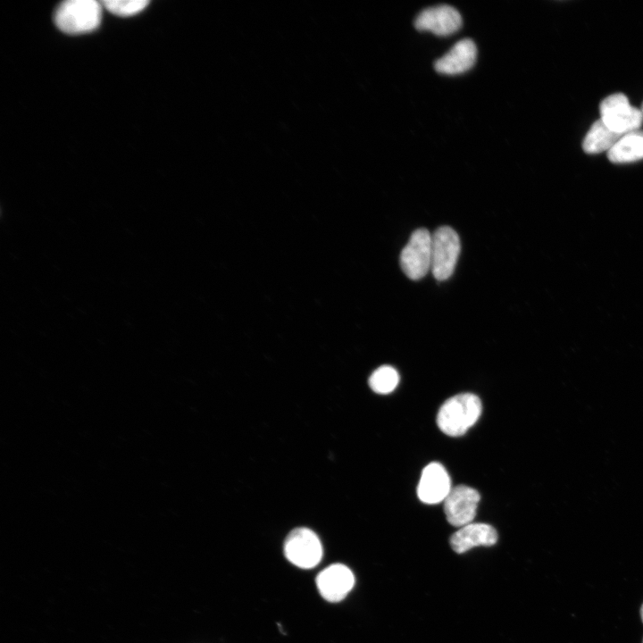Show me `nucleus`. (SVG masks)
Returning <instances> with one entry per match:
<instances>
[{"instance_id":"nucleus-1","label":"nucleus","mask_w":643,"mask_h":643,"mask_svg":"<svg viewBox=\"0 0 643 643\" xmlns=\"http://www.w3.org/2000/svg\"><path fill=\"white\" fill-rule=\"evenodd\" d=\"M481 402L472 393H462L448 398L439 408L437 424L445 434L457 437L464 434L478 421Z\"/></svg>"},{"instance_id":"nucleus-2","label":"nucleus","mask_w":643,"mask_h":643,"mask_svg":"<svg viewBox=\"0 0 643 643\" xmlns=\"http://www.w3.org/2000/svg\"><path fill=\"white\" fill-rule=\"evenodd\" d=\"M103 4L96 0H67L62 2L54 13L57 28L70 35L96 29L102 18Z\"/></svg>"},{"instance_id":"nucleus-3","label":"nucleus","mask_w":643,"mask_h":643,"mask_svg":"<svg viewBox=\"0 0 643 643\" xmlns=\"http://www.w3.org/2000/svg\"><path fill=\"white\" fill-rule=\"evenodd\" d=\"M461 250L458 234L448 226L438 228L431 236V268L434 278L446 280L453 274Z\"/></svg>"},{"instance_id":"nucleus-4","label":"nucleus","mask_w":643,"mask_h":643,"mask_svg":"<svg viewBox=\"0 0 643 643\" xmlns=\"http://www.w3.org/2000/svg\"><path fill=\"white\" fill-rule=\"evenodd\" d=\"M599 112L603 122L620 134L639 130L643 122L640 109L632 106L622 93L605 97L600 103Z\"/></svg>"},{"instance_id":"nucleus-5","label":"nucleus","mask_w":643,"mask_h":643,"mask_svg":"<svg viewBox=\"0 0 643 643\" xmlns=\"http://www.w3.org/2000/svg\"><path fill=\"white\" fill-rule=\"evenodd\" d=\"M431 236L424 228L414 230L400 254V265L413 280L423 278L431 268Z\"/></svg>"},{"instance_id":"nucleus-6","label":"nucleus","mask_w":643,"mask_h":643,"mask_svg":"<svg viewBox=\"0 0 643 643\" xmlns=\"http://www.w3.org/2000/svg\"><path fill=\"white\" fill-rule=\"evenodd\" d=\"M286 558L302 569L315 567L322 557V546L318 536L308 528L292 530L284 542Z\"/></svg>"},{"instance_id":"nucleus-7","label":"nucleus","mask_w":643,"mask_h":643,"mask_svg":"<svg viewBox=\"0 0 643 643\" xmlns=\"http://www.w3.org/2000/svg\"><path fill=\"white\" fill-rule=\"evenodd\" d=\"M480 499V493L471 487L459 485L452 489L444 500L447 522L455 527L471 523L476 515Z\"/></svg>"},{"instance_id":"nucleus-8","label":"nucleus","mask_w":643,"mask_h":643,"mask_svg":"<svg viewBox=\"0 0 643 643\" xmlns=\"http://www.w3.org/2000/svg\"><path fill=\"white\" fill-rule=\"evenodd\" d=\"M462 17L453 6L440 4L422 11L415 18L414 26L421 31H430L438 36H448L462 26Z\"/></svg>"},{"instance_id":"nucleus-9","label":"nucleus","mask_w":643,"mask_h":643,"mask_svg":"<svg viewBox=\"0 0 643 643\" xmlns=\"http://www.w3.org/2000/svg\"><path fill=\"white\" fill-rule=\"evenodd\" d=\"M355 584L351 570L341 564H333L322 570L316 577L321 596L330 602L343 600Z\"/></svg>"},{"instance_id":"nucleus-10","label":"nucleus","mask_w":643,"mask_h":643,"mask_svg":"<svg viewBox=\"0 0 643 643\" xmlns=\"http://www.w3.org/2000/svg\"><path fill=\"white\" fill-rule=\"evenodd\" d=\"M451 480L446 468L430 463L423 470L417 487L419 499L428 505L438 504L450 493Z\"/></svg>"},{"instance_id":"nucleus-11","label":"nucleus","mask_w":643,"mask_h":643,"mask_svg":"<svg viewBox=\"0 0 643 643\" xmlns=\"http://www.w3.org/2000/svg\"><path fill=\"white\" fill-rule=\"evenodd\" d=\"M477 47L470 38L456 42L451 49L435 62V70L445 75H457L469 71L475 63Z\"/></svg>"},{"instance_id":"nucleus-12","label":"nucleus","mask_w":643,"mask_h":643,"mask_svg":"<svg viewBox=\"0 0 643 643\" xmlns=\"http://www.w3.org/2000/svg\"><path fill=\"white\" fill-rule=\"evenodd\" d=\"M497 532L487 523H469L461 527L450 538V545L457 554H463L475 547H490L496 544Z\"/></svg>"},{"instance_id":"nucleus-13","label":"nucleus","mask_w":643,"mask_h":643,"mask_svg":"<svg viewBox=\"0 0 643 643\" xmlns=\"http://www.w3.org/2000/svg\"><path fill=\"white\" fill-rule=\"evenodd\" d=\"M607 157L613 163H627L643 159V131L624 134L607 152Z\"/></svg>"},{"instance_id":"nucleus-14","label":"nucleus","mask_w":643,"mask_h":643,"mask_svg":"<svg viewBox=\"0 0 643 643\" xmlns=\"http://www.w3.org/2000/svg\"><path fill=\"white\" fill-rule=\"evenodd\" d=\"M623 135L614 131L599 119L590 126L584 137L582 149L589 154L608 152Z\"/></svg>"},{"instance_id":"nucleus-15","label":"nucleus","mask_w":643,"mask_h":643,"mask_svg":"<svg viewBox=\"0 0 643 643\" xmlns=\"http://www.w3.org/2000/svg\"><path fill=\"white\" fill-rule=\"evenodd\" d=\"M399 382L397 371L390 365H382L377 368L369 378V386L376 393L388 394L392 392Z\"/></svg>"},{"instance_id":"nucleus-16","label":"nucleus","mask_w":643,"mask_h":643,"mask_svg":"<svg viewBox=\"0 0 643 643\" xmlns=\"http://www.w3.org/2000/svg\"><path fill=\"white\" fill-rule=\"evenodd\" d=\"M110 13L119 16H130L143 11L149 4L147 0H105L101 2Z\"/></svg>"},{"instance_id":"nucleus-17","label":"nucleus","mask_w":643,"mask_h":643,"mask_svg":"<svg viewBox=\"0 0 643 643\" xmlns=\"http://www.w3.org/2000/svg\"><path fill=\"white\" fill-rule=\"evenodd\" d=\"M640 616H641V620L643 622V605H641V608H640Z\"/></svg>"},{"instance_id":"nucleus-18","label":"nucleus","mask_w":643,"mask_h":643,"mask_svg":"<svg viewBox=\"0 0 643 643\" xmlns=\"http://www.w3.org/2000/svg\"><path fill=\"white\" fill-rule=\"evenodd\" d=\"M640 112H641L642 118H643V103H642V104H641Z\"/></svg>"}]
</instances>
